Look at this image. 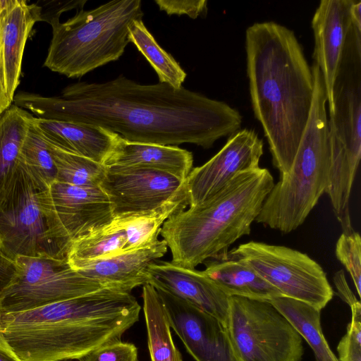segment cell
<instances>
[{"mask_svg":"<svg viewBox=\"0 0 361 361\" xmlns=\"http://www.w3.org/2000/svg\"><path fill=\"white\" fill-rule=\"evenodd\" d=\"M140 0H118L78 10L66 22L54 21L44 66L68 78H80L118 60L130 42L128 27L142 18Z\"/></svg>","mask_w":361,"mask_h":361,"instance_id":"obj_6","label":"cell"},{"mask_svg":"<svg viewBox=\"0 0 361 361\" xmlns=\"http://www.w3.org/2000/svg\"><path fill=\"white\" fill-rule=\"evenodd\" d=\"M100 184L111 204L114 218L154 210L186 184L169 173L144 167L106 166Z\"/></svg>","mask_w":361,"mask_h":361,"instance_id":"obj_12","label":"cell"},{"mask_svg":"<svg viewBox=\"0 0 361 361\" xmlns=\"http://www.w3.org/2000/svg\"><path fill=\"white\" fill-rule=\"evenodd\" d=\"M33 116L27 110L12 104L0 117V192L18 168L21 146Z\"/></svg>","mask_w":361,"mask_h":361,"instance_id":"obj_27","label":"cell"},{"mask_svg":"<svg viewBox=\"0 0 361 361\" xmlns=\"http://www.w3.org/2000/svg\"><path fill=\"white\" fill-rule=\"evenodd\" d=\"M274 185L269 171L259 167L240 173L209 199L169 217L160 234L171 250V262L195 269L249 235Z\"/></svg>","mask_w":361,"mask_h":361,"instance_id":"obj_4","label":"cell"},{"mask_svg":"<svg viewBox=\"0 0 361 361\" xmlns=\"http://www.w3.org/2000/svg\"><path fill=\"white\" fill-rule=\"evenodd\" d=\"M17 270L0 294V314L30 310L104 288L79 274L66 257L18 256Z\"/></svg>","mask_w":361,"mask_h":361,"instance_id":"obj_10","label":"cell"},{"mask_svg":"<svg viewBox=\"0 0 361 361\" xmlns=\"http://www.w3.org/2000/svg\"><path fill=\"white\" fill-rule=\"evenodd\" d=\"M192 154L178 146L130 142L121 136L105 166L149 168L186 180L192 169Z\"/></svg>","mask_w":361,"mask_h":361,"instance_id":"obj_22","label":"cell"},{"mask_svg":"<svg viewBox=\"0 0 361 361\" xmlns=\"http://www.w3.org/2000/svg\"><path fill=\"white\" fill-rule=\"evenodd\" d=\"M128 39L147 59L157 73L159 82L176 89L182 86L186 73L179 63L163 49L147 30L142 18L135 19L128 27Z\"/></svg>","mask_w":361,"mask_h":361,"instance_id":"obj_28","label":"cell"},{"mask_svg":"<svg viewBox=\"0 0 361 361\" xmlns=\"http://www.w3.org/2000/svg\"><path fill=\"white\" fill-rule=\"evenodd\" d=\"M78 360L138 361L137 348L130 343L114 341L94 349Z\"/></svg>","mask_w":361,"mask_h":361,"instance_id":"obj_33","label":"cell"},{"mask_svg":"<svg viewBox=\"0 0 361 361\" xmlns=\"http://www.w3.org/2000/svg\"><path fill=\"white\" fill-rule=\"evenodd\" d=\"M86 2L87 0L49 1L51 6L47 5L46 8H41L35 3L38 8V21H47L51 24L54 21L59 20V17L63 12L72 9L77 11L83 9Z\"/></svg>","mask_w":361,"mask_h":361,"instance_id":"obj_35","label":"cell"},{"mask_svg":"<svg viewBox=\"0 0 361 361\" xmlns=\"http://www.w3.org/2000/svg\"><path fill=\"white\" fill-rule=\"evenodd\" d=\"M225 327L238 361H301V336L269 301L229 297Z\"/></svg>","mask_w":361,"mask_h":361,"instance_id":"obj_7","label":"cell"},{"mask_svg":"<svg viewBox=\"0 0 361 361\" xmlns=\"http://www.w3.org/2000/svg\"><path fill=\"white\" fill-rule=\"evenodd\" d=\"M148 283L182 298L220 320L225 326L229 296L204 273L171 262L155 261L146 269Z\"/></svg>","mask_w":361,"mask_h":361,"instance_id":"obj_17","label":"cell"},{"mask_svg":"<svg viewBox=\"0 0 361 361\" xmlns=\"http://www.w3.org/2000/svg\"><path fill=\"white\" fill-rule=\"evenodd\" d=\"M336 258L350 274L357 293L361 296V239L357 232L342 233L336 243Z\"/></svg>","mask_w":361,"mask_h":361,"instance_id":"obj_31","label":"cell"},{"mask_svg":"<svg viewBox=\"0 0 361 361\" xmlns=\"http://www.w3.org/2000/svg\"><path fill=\"white\" fill-rule=\"evenodd\" d=\"M39 202L51 236L66 257L75 240L114 219L100 186L78 187L56 180L40 191Z\"/></svg>","mask_w":361,"mask_h":361,"instance_id":"obj_11","label":"cell"},{"mask_svg":"<svg viewBox=\"0 0 361 361\" xmlns=\"http://www.w3.org/2000/svg\"><path fill=\"white\" fill-rule=\"evenodd\" d=\"M167 250L166 243L158 240L152 245L90 262L76 271L104 288L130 293L133 288L148 283L147 267Z\"/></svg>","mask_w":361,"mask_h":361,"instance_id":"obj_20","label":"cell"},{"mask_svg":"<svg viewBox=\"0 0 361 361\" xmlns=\"http://www.w3.org/2000/svg\"><path fill=\"white\" fill-rule=\"evenodd\" d=\"M1 3V0H0ZM1 42L0 38V117L11 106L12 102L9 99L4 83L2 63Z\"/></svg>","mask_w":361,"mask_h":361,"instance_id":"obj_38","label":"cell"},{"mask_svg":"<svg viewBox=\"0 0 361 361\" xmlns=\"http://www.w3.org/2000/svg\"><path fill=\"white\" fill-rule=\"evenodd\" d=\"M142 298L151 360L183 361L173 343L169 321L157 290L149 283L143 285Z\"/></svg>","mask_w":361,"mask_h":361,"instance_id":"obj_25","label":"cell"},{"mask_svg":"<svg viewBox=\"0 0 361 361\" xmlns=\"http://www.w3.org/2000/svg\"><path fill=\"white\" fill-rule=\"evenodd\" d=\"M0 361H21L8 347L0 334Z\"/></svg>","mask_w":361,"mask_h":361,"instance_id":"obj_39","label":"cell"},{"mask_svg":"<svg viewBox=\"0 0 361 361\" xmlns=\"http://www.w3.org/2000/svg\"><path fill=\"white\" fill-rule=\"evenodd\" d=\"M314 91L309 119L289 171L264 201L255 221L283 233L305 221L325 193L331 164V139L326 93L317 64L312 63Z\"/></svg>","mask_w":361,"mask_h":361,"instance_id":"obj_5","label":"cell"},{"mask_svg":"<svg viewBox=\"0 0 361 361\" xmlns=\"http://www.w3.org/2000/svg\"><path fill=\"white\" fill-rule=\"evenodd\" d=\"M307 342L316 361H339L331 350L321 326V311L314 307L286 296L269 300Z\"/></svg>","mask_w":361,"mask_h":361,"instance_id":"obj_24","label":"cell"},{"mask_svg":"<svg viewBox=\"0 0 361 361\" xmlns=\"http://www.w3.org/2000/svg\"><path fill=\"white\" fill-rule=\"evenodd\" d=\"M189 205L185 185L171 199L157 209L140 214L117 217L125 226L126 243L125 251L141 248L158 240L161 227L172 215L185 209Z\"/></svg>","mask_w":361,"mask_h":361,"instance_id":"obj_26","label":"cell"},{"mask_svg":"<svg viewBox=\"0 0 361 361\" xmlns=\"http://www.w3.org/2000/svg\"><path fill=\"white\" fill-rule=\"evenodd\" d=\"M350 310L351 321L337 346L339 361H361V304Z\"/></svg>","mask_w":361,"mask_h":361,"instance_id":"obj_32","label":"cell"},{"mask_svg":"<svg viewBox=\"0 0 361 361\" xmlns=\"http://www.w3.org/2000/svg\"><path fill=\"white\" fill-rule=\"evenodd\" d=\"M204 262V273L229 297L269 301L283 295L245 262L227 251Z\"/></svg>","mask_w":361,"mask_h":361,"instance_id":"obj_21","label":"cell"},{"mask_svg":"<svg viewBox=\"0 0 361 361\" xmlns=\"http://www.w3.org/2000/svg\"><path fill=\"white\" fill-rule=\"evenodd\" d=\"M155 289L171 328L195 361H238L226 329L220 320L164 290Z\"/></svg>","mask_w":361,"mask_h":361,"instance_id":"obj_15","label":"cell"},{"mask_svg":"<svg viewBox=\"0 0 361 361\" xmlns=\"http://www.w3.org/2000/svg\"><path fill=\"white\" fill-rule=\"evenodd\" d=\"M126 233L123 220L114 218L75 240L69 247L66 259L75 271L87 264L116 256L124 252Z\"/></svg>","mask_w":361,"mask_h":361,"instance_id":"obj_23","label":"cell"},{"mask_svg":"<svg viewBox=\"0 0 361 361\" xmlns=\"http://www.w3.org/2000/svg\"><path fill=\"white\" fill-rule=\"evenodd\" d=\"M38 17L35 3L30 4L25 0H1L3 71L6 93L12 102L20 83L25 47Z\"/></svg>","mask_w":361,"mask_h":361,"instance_id":"obj_18","label":"cell"},{"mask_svg":"<svg viewBox=\"0 0 361 361\" xmlns=\"http://www.w3.org/2000/svg\"><path fill=\"white\" fill-rule=\"evenodd\" d=\"M16 270L15 260L0 250V294L13 279Z\"/></svg>","mask_w":361,"mask_h":361,"instance_id":"obj_37","label":"cell"},{"mask_svg":"<svg viewBox=\"0 0 361 361\" xmlns=\"http://www.w3.org/2000/svg\"><path fill=\"white\" fill-rule=\"evenodd\" d=\"M329 129L354 159L361 157V30L352 23L333 87Z\"/></svg>","mask_w":361,"mask_h":361,"instance_id":"obj_13","label":"cell"},{"mask_svg":"<svg viewBox=\"0 0 361 361\" xmlns=\"http://www.w3.org/2000/svg\"><path fill=\"white\" fill-rule=\"evenodd\" d=\"M14 104L35 117L97 126L135 142L209 149L239 130L242 116L225 102L181 87L137 83L120 75L105 82H78L60 95L20 92Z\"/></svg>","mask_w":361,"mask_h":361,"instance_id":"obj_1","label":"cell"},{"mask_svg":"<svg viewBox=\"0 0 361 361\" xmlns=\"http://www.w3.org/2000/svg\"><path fill=\"white\" fill-rule=\"evenodd\" d=\"M230 254L245 262L283 296L320 311L334 295L324 269L305 253L283 245L250 241L239 245Z\"/></svg>","mask_w":361,"mask_h":361,"instance_id":"obj_9","label":"cell"},{"mask_svg":"<svg viewBox=\"0 0 361 361\" xmlns=\"http://www.w3.org/2000/svg\"><path fill=\"white\" fill-rule=\"evenodd\" d=\"M18 163L40 190H47L56 180V169L48 146L32 122L22 144Z\"/></svg>","mask_w":361,"mask_h":361,"instance_id":"obj_30","label":"cell"},{"mask_svg":"<svg viewBox=\"0 0 361 361\" xmlns=\"http://www.w3.org/2000/svg\"><path fill=\"white\" fill-rule=\"evenodd\" d=\"M130 293L109 288L27 310L0 314V334L21 361L79 360L121 340L139 320Z\"/></svg>","mask_w":361,"mask_h":361,"instance_id":"obj_3","label":"cell"},{"mask_svg":"<svg viewBox=\"0 0 361 361\" xmlns=\"http://www.w3.org/2000/svg\"><path fill=\"white\" fill-rule=\"evenodd\" d=\"M333 279L339 296L343 301L348 304L350 307L360 303V300L356 298L353 292L349 288L344 272L342 269L334 274Z\"/></svg>","mask_w":361,"mask_h":361,"instance_id":"obj_36","label":"cell"},{"mask_svg":"<svg viewBox=\"0 0 361 361\" xmlns=\"http://www.w3.org/2000/svg\"><path fill=\"white\" fill-rule=\"evenodd\" d=\"M32 122L47 142L104 165L114 153L121 138L118 133L94 125L35 116Z\"/></svg>","mask_w":361,"mask_h":361,"instance_id":"obj_19","label":"cell"},{"mask_svg":"<svg viewBox=\"0 0 361 361\" xmlns=\"http://www.w3.org/2000/svg\"><path fill=\"white\" fill-rule=\"evenodd\" d=\"M40 191L18 163L0 192V250L12 259L18 256L66 257L51 236Z\"/></svg>","mask_w":361,"mask_h":361,"instance_id":"obj_8","label":"cell"},{"mask_svg":"<svg viewBox=\"0 0 361 361\" xmlns=\"http://www.w3.org/2000/svg\"><path fill=\"white\" fill-rule=\"evenodd\" d=\"M45 142L56 169V181L83 188L100 186L106 171L105 165Z\"/></svg>","mask_w":361,"mask_h":361,"instance_id":"obj_29","label":"cell"},{"mask_svg":"<svg viewBox=\"0 0 361 361\" xmlns=\"http://www.w3.org/2000/svg\"><path fill=\"white\" fill-rule=\"evenodd\" d=\"M350 16L353 23L361 30V1L353 0L350 7Z\"/></svg>","mask_w":361,"mask_h":361,"instance_id":"obj_40","label":"cell"},{"mask_svg":"<svg viewBox=\"0 0 361 361\" xmlns=\"http://www.w3.org/2000/svg\"><path fill=\"white\" fill-rule=\"evenodd\" d=\"M353 0H322L312 20L314 62L324 79L329 116L334 113V84L353 23Z\"/></svg>","mask_w":361,"mask_h":361,"instance_id":"obj_16","label":"cell"},{"mask_svg":"<svg viewBox=\"0 0 361 361\" xmlns=\"http://www.w3.org/2000/svg\"><path fill=\"white\" fill-rule=\"evenodd\" d=\"M155 3L161 11L169 16L185 14L195 19L200 16H205L207 12V1L205 0H155Z\"/></svg>","mask_w":361,"mask_h":361,"instance_id":"obj_34","label":"cell"},{"mask_svg":"<svg viewBox=\"0 0 361 361\" xmlns=\"http://www.w3.org/2000/svg\"><path fill=\"white\" fill-rule=\"evenodd\" d=\"M247 74L254 114L280 176L293 164L310 114L314 80L293 31L255 23L245 32Z\"/></svg>","mask_w":361,"mask_h":361,"instance_id":"obj_2","label":"cell"},{"mask_svg":"<svg viewBox=\"0 0 361 361\" xmlns=\"http://www.w3.org/2000/svg\"><path fill=\"white\" fill-rule=\"evenodd\" d=\"M262 154L263 142L255 130L243 129L231 135L213 157L189 173V207L209 199L240 173L259 168Z\"/></svg>","mask_w":361,"mask_h":361,"instance_id":"obj_14","label":"cell"}]
</instances>
